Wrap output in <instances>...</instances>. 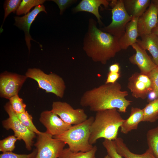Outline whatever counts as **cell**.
I'll return each mask as SVG.
<instances>
[{"instance_id":"cell-1","label":"cell","mask_w":158,"mask_h":158,"mask_svg":"<svg viewBox=\"0 0 158 158\" xmlns=\"http://www.w3.org/2000/svg\"><path fill=\"white\" fill-rule=\"evenodd\" d=\"M128 95L127 91L121 90V85L117 82L104 83L85 92L80 104L92 111L117 109L119 112L124 113L132 102L126 99Z\"/></svg>"},{"instance_id":"cell-31","label":"cell","mask_w":158,"mask_h":158,"mask_svg":"<svg viewBox=\"0 0 158 158\" xmlns=\"http://www.w3.org/2000/svg\"><path fill=\"white\" fill-rule=\"evenodd\" d=\"M37 153L36 149L28 154H19L12 152H2L0 155V158H32L35 156Z\"/></svg>"},{"instance_id":"cell-5","label":"cell","mask_w":158,"mask_h":158,"mask_svg":"<svg viewBox=\"0 0 158 158\" xmlns=\"http://www.w3.org/2000/svg\"><path fill=\"white\" fill-rule=\"evenodd\" d=\"M25 75L35 80L39 87L46 93H52L60 98L63 97L66 86L63 79L58 75L47 74L40 69L34 68L28 69Z\"/></svg>"},{"instance_id":"cell-24","label":"cell","mask_w":158,"mask_h":158,"mask_svg":"<svg viewBox=\"0 0 158 158\" xmlns=\"http://www.w3.org/2000/svg\"><path fill=\"white\" fill-rule=\"evenodd\" d=\"M148 149L158 158V126L149 130L146 134Z\"/></svg>"},{"instance_id":"cell-18","label":"cell","mask_w":158,"mask_h":158,"mask_svg":"<svg viewBox=\"0 0 158 158\" xmlns=\"http://www.w3.org/2000/svg\"><path fill=\"white\" fill-rule=\"evenodd\" d=\"M136 43L149 51L153 61L158 66V37L151 33L142 36L141 39H138Z\"/></svg>"},{"instance_id":"cell-11","label":"cell","mask_w":158,"mask_h":158,"mask_svg":"<svg viewBox=\"0 0 158 158\" xmlns=\"http://www.w3.org/2000/svg\"><path fill=\"white\" fill-rule=\"evenodd\" d=\"M128 89L133 97L145 99L152 90V83L148 75L136 72L128 78Z\"/></svg>"},{"instance_id":"cell-10","label":"cell","mask_w":158,"mask_h":158,"mask_svg":"<svg viewBox=\"0 0 158 158\" xmlns=\"http://www.w3.org/2000/svg\"><path fill=\"white\" fill-rule=\"evenodd\" d=\"M27 78L25 75L5 71L0 75V96L9 99L18 95Z\"/></svg>"},{"instance_id":"cell-4","label":"cell","mask_w":158,"mask_h":158,"mask_svg":"<svg viewBox=\"0 0 158 158\" xmlns=\"http://www.w3.org/2000/svg\"><path fill=\"white\" fill-rule=\"evenodd\" d=\"M91 116L83 123L72 126L63 133L53 136L61 140L68 146V148L73 152H87L93 148L89 140L92 124L94 120Z\"/></svg>"},{"instance_id":"cell-2","label":"cell","mask_w":158,"mask_h":158,"mask_svg":"<svg viewBox=\"0 0 158 158\" xmlns=\"http://www.w3.org/2000/svg\"><path fill=\"white\" fill-rule=\"evenodd\" d=\"M94 19L91 18L89 20L83 48L93 61L105 64L121 49L117 38L99 29Z\"/></svg>"},{"instance_id":"cell-25","label":"cell","mask_w":158,"mask_h":158,"mask_svg":"<svg viewBox=\"0 0 158 158\" xmlns=\"http://www.w3.org/2000/svg\"><path fill=\"white\" fill-rule=\"evenodd\" d=\"M45 0H23L22 1L16 13L19 16L22 14H26L32 8L35 6L42 5Z\"/></svg>"},{"instance_id":"cell-3","label":"cell","mask_w":158,"mask_h":158,"mask_svg":"<svg viewBox=\"0 0 158 158\" xmlns=\"http://www.w3.org/2000/svg\"><path fill=\"white\" fill-rule=\"evenodd\" d=\"M124 120L116 109L96 112L91 126L89 143L92 145L101 138L114 140Z\"/></svg>"},{"instance_id":"cell-22","label":"cell","mask_w":158,"mask_h":158,"mask_svg":"<svg viewBox=\"0 0 158 158\" xmlns=\"http://www.w3.org/2000/svg\"><path fill=\"white\" fill-rule=\"evenodd\" d=\"M143 121L154 122L158 119V98L150 102L143 109Z\"/></svg>"},{"instance_id":"cell-8","label":"cell","mask_w":158,"mask_h":158,"mask_svg":"<svg viewBox=\"0 0 158 158\" xmlns=\"http://www.w3.org/2000/svg\"><path fill=\"white\" fill-rule=\"evenodd\" d=\"M37 135L34 144L37 153L32 158H58L66 144L46 132Z\"/></svg>"},{"instance_id":"cell-38","label":"cell","mask_w":158,"mask_h":158,"mask_svg":"<svg viewBox=\"0 0 158 158\" xmlns=\"http://www.w3.org/2000/svg\"><path fill=\"white\" fill-rule=\"evenodd\" d=\"M151 1L158 8V0H152Z\"/></svg>"},{"instance_id":"cell-34","label":"cell","mask_w":158,"mask_h":158,"mask_svg":"<svg viewBox=\"0 0 158 158\" xmlns=\"http://www.w3.org/2000/svg\"><path fill=\"white\" fill-rule=\"evenodd\" d=\"M121 76L120 73H113L109 72L107 74V78L105 83H114Z\"/></svg>"},{"instance_id":"cell-17","label":"cell","mask_w":158,"mask_h":158,"mask_svg":"<svg viewBox=\"0 0 158 158\" xmlns=\"http://www.w3.org/2000/svg\"><path fill=\"white\" fill-rule=\"evenodd\" d=\"M139 17H133L126 25L124 34L118 39L121 49L126 50L136 43L139 37L137 28Z\"/></svg>"},{"instance_id":"cell-15","label":"cell","mask_w":158,"mask_h":158,"mask_svg":"<svg viewBox=\"0 0 158 158\" xmlns=\"http://www.w3.org/2000/svg\"><path fill=\"white\" fill-rule=\"evenodd\" d=\"M132 46L135 51V53L129 57L130 61L137 66L140 73L148 75L157 66V65L148 55L146 50L138 43H136Z\"/></svg>"},{"instance_id":"cell-30","label":"cell","mask_w":158,"mask_h":158,"mask_svg":"<svg viewBox=\"0 0 158 158\" xmlns=\"http://www.w3.org/2000/svg\"><path fill=\"white\" fill-rule=\"evenodd\" d=\"M102 145L111 158H123L117 152L113 140L104 139Z\"/></svg>"},{"instance_id":"cell-36","label":"cell","mask_w":158,"mask_h":158,"mask_svg":"<svg viewBox=\"0 0 158 158\" xmlns=\"http://www.w3.org/2000/svg\"><path fill=\"white\" fill-rule=\"evenodd\" d=\"M158 98L155 93L153 90L150 91L148 94L147 98V101L149 102Z\"/></svg>"},{"instance_id":"cell-23","label":"cell","mask_w":158,"mask_h":158,"mask_svg":"<svg viewBox=\"0 0 158 158\" xmlns=\"http://www.w3.org/2000/svg\"><path fill=\"white\" fill-rule=\"evenodd\" d=\"M97 150L96 145L90 150L87 152H73L68 148L64 149L58 158H96Z\"/></svg>"},{"instance_id":"cell-39","label":"cell","mask_w":158,"mask_h":158,"mask_svg":"<svg viewBox=\"0 0 158 158\" xmlns=\"http://www.w3.org/2000/svg\"><path fill=\"white\" fill-rule=\"evenodd\" d=\"M104 158H111L110 157L108 154L104 157Z\"/></svg>"},{"instance_id":"cell-35","label":"cell","mask_w":158,"mask_h":158,"mask_svg":"<svg viewBox=\"0 0 158 158\" xmlns=\"http://www.w3.org/2000/svg\"><path fill=\"white\" fill-rule=\"evenodd\" d=\"M109 72L113 73H119L120 70L119 64L115 63L111 65L109 67Z\"/></svg>"},{"instance_id":"cell-9","label":"cell","mask_w":158,"mask_h":158,"mask_svg":"<svg viewBox=\"0 0 158 158\" xmlns=\"http://www.w3.org/2000/svg\"><path fill=\"white\" fill-rule=\"evenodd\" d=\"M51 111L64 121L71 125L79 124L87 119V115L83 109H74L65 102H53Z\"/></svg>"},{"instance_id":"cell-27","label":"cell","mask_w":158,"mask_h":158,"mask_svg":"<svg viewBox=\"0 0 158 158\" xmlns=\"http://www.w3.org/2000/svg\"><path fill=\"white\" fill-rule=\"evenodd\" d=\"M22 1L21 0H6L5 1L4 5L5 11L4 16L3 24L0 28V32H2L3 24L7 17L11 12H16Z\"/></svg>"},{"instance_id":"cell-33","label":"cell","mask_w":158,"mask_h":158,"mask_svg":"<svg viewBox=\"0 0 158 158\" xmlns=\"http://www.w3.org/2000/svg\"><path fill=\"white\" fill-rule=\"evenodd\" d=\"M58 6L60 9V14L62 15L66 9L71 5L77 1L75 0H52Z\"/></svg>"},{"instance_id":"cell-28","label":"cell","mask_w":158,"mask_h":158,"mask_svg":"<svg viewBox=\"0 0 158 158\" xmlns=\"http://www.w3.org/2000/svg\"><path fill=\"white\" fill-rule=\"evenodd\" d=\"M18 140L14 135H10L0 141V151L2 152H12L15 148Z\"/></svg>"},{"instance_id":"cell-19","label":"cell","mask_w":158,"mask_h":158,"mask_svg":"<svg viewBox=\"0 0 158 158\" xmlns=\"http://www.w3.org/2000/svg\"><path fill=\"white\" fill-rule=\"evenodd\" d=\"M143 118L142 109L132 107L129 116L124 119L121 126V132L126 134L132 130H136L139 123L143 121Z\"/></svg>"},{"instance_id":"cell-21","label":"cell","mask_w":158,"mask_h":158,"mask_svg":"<svg viewBox=\"0 0 158 158\" xmlns=\"http://www.w3.org/2000/svg\"><path fill=\"white\" fill-rule=\"evenodd\" d=\"M113 141L117 152L124 158H156L148 149L142 154L132 153L121 138L117 137Z\"/></svg>"},{"instance_id":"cell-13","label":"cell","mask_w":158,"mask_h":158,"mask_svg":"<svg viewBox=\"0 0 158 158\" xmlns=\"http://www.w3.org/2000/svg\"><path fill=\"white\" fill-rule=\"evenodd\" d=\"M43 11L47 13L45 6L40 5L36 6L31 11L21 17L15 16L14 17L15 23L14 25L20 29L23 30L25 33V40L30 53L31 44L30 41L32 40L38 43L41 47L42 45L39 42L33 39L30 34V29L31 25L38 14Z\"/></svg>"},{"instance_id":"cell-6","label":"cell","mask_w":158,"mask_h":158,"mask_svg":"<svg viewBox=\"0 0 158 158\" xmlns=\"http://www.w3.org/2000/svg\"><path fill=\"white\" fill-rule=\"evenodd\" d=\"M4 108L9 117L2 121L3 127L7 130H12L14 132V135L18 140H23L27 149L30 150L36 134L29 130L21 122L9 102L5 104Z\"/></svg>"},{"instance_id":"cell-26","label":"cell","mask_w":158,"mask_h":158,"mask_svg":"<svg viewBox=\"0 0 158 158\" xmlns=\"http://www.w3.org/2000/svg\"><path fill=\"white\" fill-rule=\"evenodd\" d=\"M15 113L19 119L29 130L37 135L42 133L37 129L34 125L32 121V117L27 111L23 113Z\"/></svg>"},{"instance_id":"cell-16","label":"cell","mask_w":158,"mask_h":158,"mask_svg":"<svg viewBox=\"0 0 158 158\" xmlns=\"http://www.w3.org/2000/svg\"><path fill=\"white\" fill-rule=\"evenodd\" d=\"M109 4V1L107 0H82L73 8V11L74 12L85 11L91 13L96 18L99 24L102 25V17L99 12V8L103 5L107 8Z\"/></svg>"},{"instance_id":"cell-32","label":"cell","mask_w":158,"mask_h":158,"mask_svg":"<svg viewBox=\"0 0 158 158\" xmlns=\"http://www.w3.org/2000/svg\"><path fill=\"white\" fill-rule=\"evenodd\" d=\"M151 81L152 90L158 98V66L152 70L148 75Z\"/></svg>"},{"instance_id":"cell-12","label":"cell","mask_w":158,"mask_h":158,"mask_svg":"<svg viewBox=\"0 0 158 158\" xmlns=\"http://www.w3.org/2000/svg\"><path fill=\"white\" fill-rule=\"evenodd\" d=\"M39 120L46 128V132L53 136L63 133L72 126L64 121L51 110L42 111Z\"/></svg>"},{"instance_id":"cell-20","label":"cell","mask_w":158,"mask_h":158,"mask_svg":"<svg viewBox=\"0 0 158 158\" xmlns=\"http://www.w3.org/2000/svg\"><path fill=\"white\" fill-rule=\"evenodd\" d=\"M125 9L133 17H139L145 11L151 3L150 0H123Z\"/></svg>"},{"instance_id":"cell-37","label":"cell","mask_w":158,"mask_h":158,"mask_svg":"<svg viewBox=\"0 0 158 158\" xmlns=\"http://www.w3.org/2000/svg\"><path fill=\"white\" fill-rule=\"evenodd\" d=\"M152 33L158 37V22L156 26L152 29Z\"/></svg>"},{"instance_id":"cell-14","label":"cell","mask_w":158,"mask_h":158,"mask_svg":"<svg viewBox=\"0 0 158 158\" xmlns=\"http://www.w3.org/2000/svg\"><path fill=\"white\" fill-rule=\"evenodd\" d=\"M158 8L151 1L145 11L138 19L137 28L140 37L152 33L158 22Z\"/></svg>"},{"instance_id":"cell-29","label":"cell","mask_w":158,"mask_h":158,"mask_svg":"<svg viewBox=\"0 0 158 158\" xmlns=\"http://www.w3.org/2000/svg\"><path fill=\"white\" fill-rule=\"evenodd\" d=\"M9 100L13 109L15 112L23 113L26 111V105L18 94L12 97Z\"/></svg>"},{"instance_id":"cell-7","label":"cell","mask_w":158,"mask_h":158,"mask_svg":"<svg viewBox=\"0 0 158 158\" xmlns=\"http://www.w3.org/2000/svg\"><path fill=\"white\" fill-rule=\"evenodd\" d=\"M109 5L112 8V21L101 30L119 39L124 34L126 25L133 17L126 11L123 0H111Z\"/></svg>"}]
</instances>
